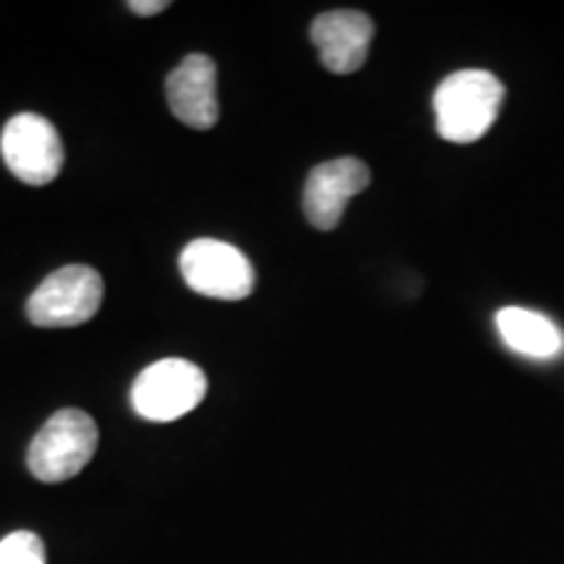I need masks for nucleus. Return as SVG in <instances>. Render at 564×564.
<instances>
[{
	"mask_svg": "<svg viewBox=\"0 0 564 564\" xmlns=\"http://www.w3.org/2000/svg\"><path fill=\"white\" fill-rule=\"evenodd\" d=\"M373 40V21L361 11H327L314 19L312 42L322 66L333 74H356L366 63Z\"/></svg>",
	"mask_w": 564,
	"mask_h": 564,
	"instance_id": "9",
	"label": "nucleus"
},
{
	"mask_svg": "<svg viewBox=\"0 0 564 564\" xmlns=\"http://www.w3.org/2000/svg\"><path fill=\"white\" fill-rule=\"evenodd\" d=\"M502 102V82L489 70H455L434 91L436 131L453 144L478 141L497 121Z\"/></svg>",
	"mask_w": 564,
	"mask_h": 564,
	"instance_id": "1",
	"label": "nucleus"
},
{
	"mask_svg": "<svg viewBox=\"0 0 564 564\" xmlns=\"http://www.w3.org/2000/svg\"><path fill=\"white\" fill-rule=\"evenodd\" d=\"M371 183L369 167L356 158H337L316 165L303 188V212L319 230H335L356 194Z\"/></svg>",
	"mask_w": 564,
	"mask_h": 564,
	"instance_id": "7",
	"label": "nucleus"
},
{
	"mask_svg": "<svg viewBox=\"0 0 564 564\" xmlns=\"http://www.w3.org/2000/svg\"><path fill=\"white\" fill-rule=\"evenodd\" d=\"M207 398V373L183 358H162L147 366L131 387V405L154 423L178 421Z\"/></svg>",
	"mask_w": 564,
	"mask_h": 564,
	"instance_id": "3",
	"label": "nucleus"
},
{
	"mask_svg": "<svg viewBox=\"0 0 564 564\" xmlns=\"http://www.w3.org/2000/svg\"><path fill=\"white\" fill-rule=\"evenodd\" d=\"M102 293L100 272L84 264H68L42 280L26 301V316L45 329L79 327L100 312Z\"/></svg>",
	"mask_w": 564,
	"mask_h": 564,
	"instance_id": "4",
	"label": "nucleus"
},
{
	"mask_svg": "<svg viewBox=\"0 0 564 564\" xmlns=\"http://www.w3.org/2000/svg\"><path fill=\"white\" fill-rule=\"evenodd\" d=\"M497 329L514 352L528 358H556L564 350V335L544 314L528 308L507 306L497 314Z\"/></svg>",
	"mask_w": 564,
	"mask_h": 564,
	"instance_id": "10",
	"label": "nucleus"
},
{
	"mask_svg": "<svg viewBox=\"0 0 564 564\" xmlns=\"http://www.w3.org/2000/svg\"><path fill=\"white\" fill-rule=\"evenodd\" d=\"M167 105L181 123L207 131L220 121L217 105V68L207 55L194 53L167 76Z\"/></svg>",
	"mask_w": 564,
	"mask_h": 564,
	"instance_id": "8",
	"label": "nucleus"
},
{
	"mask_svg": "<svg viewBox=\"0 0 564 564\" xmlns=\"http://www.w3.org/2000/svg\"><path fill=\"white\" fill-rule=\"evenodd\" d=\"M6 167L26 186H47L63 171V144L55 126L37 112H19L0 137Z\"/></svg>",
	"mask_w": 564,
	"mask_h": 564,
	"instance_id": "6",
	"label": "nucleus"
},
{
	"mask_svg": "<svg viewBox=\"0 0 564 564\" xmlns=\"http://www.w3.org/2000/svg\"><path fill=\"white\" fill-rule=\"evenodd\" d=\"M167 0H131L129 9L137 13V17H158L167 9Z\"/></svg>",
	"mask_w": 564,
	"mask_h": 564,
	"instance_id": "12",
	"label": "nucleus"
},
{
	"mask_svg": "<svg viewBox=\"0 0 564 564\" xmlns=\"http://www.w3.org/2000/svg\"><path fill=\"white\" fill-rule=\"evenodd\" d=\"M100 432L89 413L79 408H63L47 419L26 453L32 476L42 484H61L79 476L95 457Z\"/></svg>",
	"mask_w": 564,
	"mask_h": 564,
	"instance_id": "2",
	"label": "nucleus"
},
{
	"mask_svg": "<svg viewBox=\"0 0 564 564\" xmlns=\"http://www.w3.org/2000/svg\"><path fill=\"white\" fill-rule=\"evenodd\" d=\"M0 564H45V546L32 531L9 533L0 541Z\"/></svg>",
	"mask_w": 564,
	"mask_h": 564,
	"instance_id": "11",
	"label": "nucleus"
},
{
	"mask_svg": "<svg viewBox=\"0 0 564 564\" xmlns=\"http://www.w3.org/2000/svg\"><path fill=\"white\" fill-rule=\"evenodd\" d=\"M181 274L194 293L215 301H243L253 293V267L243 251L217 238H196L181 253Z\"/></svg>",
	"mask_w": 564,
	"mask_h": 564,
	"instance_id": "5",
	"label": "nucleus"
}]
</instances>
